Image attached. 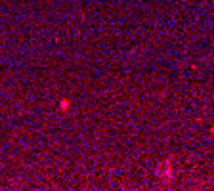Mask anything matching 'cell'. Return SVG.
Returning a JSON list of instances; mask_svg holds the SVG:
<instances>
[{
    "label": "cell",
    "instance_id": "cell-1",
    "mask_svg": "<svg viewBox=\"0 0 214 191\" xmlns=\"http://www.w3.org/2000/svg\"><path fill=\"white\" fill-rule=\"evenodd\" d=\"M157 176H159V178L166 176V181H168V180H172V166H170V162H168V161L157 166Z\"/></svg>",
    "mask_w": 214,
    "mask_h": 191
},
{
    "label": "cell",
    "instance_id": "cell-2",
    "mask_svg": "<svg viewBox=\"0 0 214 191\" xmlns=\"http://www.w3.org/2000/svg\"><path fill=\"white\" fill-rule=\"evenodd\" d=\"M59 107H61V111H65V109L69 107V101H67V99H63V101L59 103Z\"/></svg>",
    "mask_w": 214,
    "mask_h": 191
}]
</instances>
